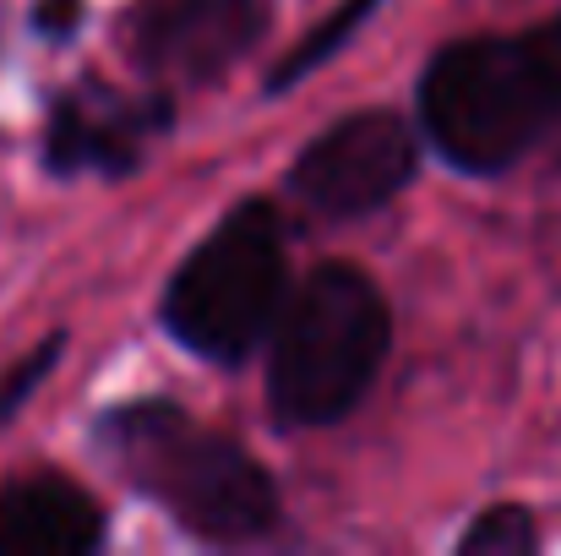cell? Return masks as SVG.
<instances>
[{
	"label": "cell",
	"mask_w": 561,
	"mask_h": 556,
	"mask_svg": "<svg viewBox=\"0 0 561 556\" xmlns=\"http://www.w3.org/2000/svg\"><path fill=\"white\" fill-rule=\"evenodd\" d=\"M414 121L458 175H507L561 121V11L436 49L420 71Z\"/></svg>",
	"instance_id": "6da1fadb"
},
{
	"label": "cell",
	"mask_w": 561,
	"mask_h": 556,
	"mask_svg": "<svg viewBox=\"0 0 561 556\" xmlns=\"http://www.w3.org/2000/svg\"><path fill=\"white\" fill-rule=\"evenodd\" d=\"M115 475L207 546H245L278 530L284 497L256 453L170 398H131L93 420Z\"/></svg>",
	"instance_id": "7a4b0ae2"
},
{
	"label": "cell",
	"mask_w": 561,
	"mask_h": 556,
	"mask_svg": "<svg viewBox=\"0 0 561 556\" xmlns=\"http://www.w3.org/2000/svg\"><path fill=\"white\" fill-rule=\"evenodd\" d=\"M392 350V311L366 268L322 262L311 268L278 328L267 355V409L284 431H322L355 415L376 387Z\"/></svg>",
	"instance_id": "3957f363"
},
{
	"label": "cell",
	"mask_w": 561,
	"mask_h": 556,
	"mask_svg": "<svg viewBox=\"0 0 561 556\" xmlns=\"http://www.w3.org/2000/svg\"><path fill=\"white\" fill-rule=\"evenodd\" d=\"M289 295L295 284L284 213L267 196H245L191 246V257L164 284L159 317L181 350L213 366H240L273 339Z\"/></svg>",
	"instance_id": "277c9868"
},
{
	"label": "cell",
	"mask_w": 561,
	"mask_h": 556,
	"mask_svg": "<svg viewBox=\"0 0 561 556\" xmlns=\"http://www.w3.org/2000/svg\"><path fill=\"white\" fill-rule=\"evenodd\" d=\"M420 121L398 110H355L339 115L322 137L300 148L289 164V196L317 218L350 224L387 207L420 175Z\"/></svg>",
	"instance_id": "5b68a950"
},
{
	"label": "cell",
	"mask_w": 561,
	"mask_h": 556,
	"mask_svg": "<svg viewBox=\"0 0 561 556\" xmlns=\"http://www.w3.org/2000/svg\"><path fill=\"white\" fill-rule=\"evenodd\" d=\"M273 27L267 0H137L115 22L121 55L164 88H202L240 66Z\"/></svg>",
	"instance_id": "8992f818"
},
{
	"label": "cell",
	"mask_w": 561,
	"mask_h": 556,
	"mask_svg": "<svg viewBox=\"0 0 561 556\" xmlns=\"http://www.w3.org/2000/svg\"><path fill=\"white\" fill-rule=\"evenodd\" d=\"M175 132V93L164 82L121 88L104 77H82L66 93H55L44 121V170L49 175H137Z\"/></svg>",
	"instance_id": "52a82bcc"
},
{
	"label": "cell",
	"mask_w": 561,
	"mask_h": 556,
	"mask_svg": "<svg viewBox=\"0 0 561 556\" xmlns=\"http://www.w3.org/2000/svg\"><path fill=\"white\" fill-rule=\"evenodd\" d=\"M104 541L110 513L82 480L33 469L0 486V556H88Z\"/></svg>",
	"instance_id": "ba28073f"
},
{
	"label": "cell",
	"mask_w": 561,
	"mask_h": 556,
	"mask_svg": "<svg viewBox=\"0 0 561 556\" xmlns=\"http://www.w3.org/2000/svg\"><path fill=\"white\" fill-rule=\"evenodd\" d=\"M381 5V0H344V5H333V16H322L278 66H273V77H267V93H284V88H295L300 77H311L317 66H328L366 22H371V11Z\"/></svg>",
	"instance_id": "9c48e42d"
},
{
	"label": "cell",
	"mask_w": 561,
	"mask_h": 556,
	"mask_svg": "<svg viewBox=\"0 0 561 556\" xmlns=\"http://www.w3.org/2000/svg\"><path fill=\"white\" fill-rule=\"evenodd\" d=\"M535 546H540V524L518 502L474 513V524L458 535V552H535Z\"/></svg>",
	"instance_id": "30bf717a"
},
{
	"label": "cell",
	"mask_w": 561,
	"mask_h": 556,
	"mask_svg": "<svg viewBox=\"0 0 561 556\" xmlns=\"http://www.w3.org/2000/svg\"><path fill=\"white\" fill-rule=\"evenodd\" d=\"M60 355H66V333H49V339H38L11 371H0V431L27 409V398L38 393V382H44L49 371L60 366Z\"/></svg>",
	"instance_id": "8fae6325"
},
{
	"label": "cell",
	"mask_w": 561,
	"mask_h": 556,
	"mask_svg": "<svg viewBox=\"0 0 561 556\" xmlns=\"http://www.w3.org/2000/svg\"><path fill=\"white\" fill-rule=\"evenodd\" d=\"M77 0H38V11H33V27L44 33V38H66V27L77 22Z\"/></svg>",
	"instance_id": "7c38bea8"
}]
</instances>
